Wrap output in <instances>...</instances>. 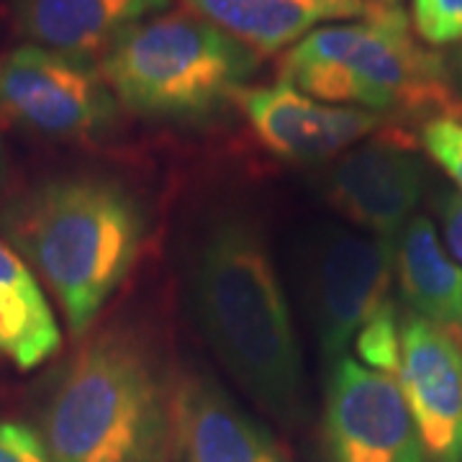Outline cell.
<instances>
[{"label":"cell","instance_id":"6da1fadb","mask_svg":"<svg viewBox=\"0 0 462 462\" xmlns=\"http://www.w3.org/2000/svg\"><path fill=\"white\" fill-rule=\"evenodd\" d=\"M190 296L206 342L267 411L293 416L303 398V355L273 254L245 218H221L200 239Z\"/></svg>","mask_w":462,"mask_h":462},{"label":"cell","instance_id":"e0dca14e","mask_svg":"<svg viewBox=\"0 0 462 462\" xmlns=\"http://www.w3.org/2000/svg\"><path fill=\"white\" fill-rule=\"evenodd\" d=\"M355 346L360 352L363 365L396 378L398 365H401V319H398L393 300H388L378 314L365 324L363 331L355 337Z\"/></svg>","mask_w":462,"mask_h":462},{"label":"cell","instance_id":"3957f363","mask_svg":"<svg viewBox=\"0 0 462 462\" xmlns=\"http://www.w3.org/2000/svg\"><path fill=\"white\" fill-rule=\"evenodd\" d=\"M172 388L142 337L108 331L69 363L51 391L42 439L54 462H162Z\"/></svg>","mask_w":462,"mask_h":462},{"label":"cell","instance_id":"8992f818","mask_svg":"<svg viewBox=\"0 0 462 462\" xmlns=\"http://www.w3.org/2000/svg\"><path fill=\"white\" fill-rule=\"evenodd\" d=\"M396 247L365 231L316 224L298 247L300 296L321 357L342 360L363 327L391 300Z\"/></svg>","mask_w":462,"mask_h":462},{"label":"cell","instance_id":"ac0fdd59","mask_svg":"<svg viewBox=\"0 0 462 462\" xmlns=\"http://www.w3.org/2000/svg\"><path fill=\"white\" fill-rule=\"evenodd\" d=\"M411 23L431 47L460 44L462 0H411Z\"/></svg>","mask_w":462,"mask_h":462},{"label":"cell","instance_id":"9c48e42d","mask_svg":"<svg viewBox=\"0 0 462 462\" xmlns=\"http://www.w3.org/2000/svg\"><path fill=\"white\" fill-rule=\"evenodd\" d=\"M234 103L264 147L291 162H324L345 154L380 124V114L311 98L285 78L273 85H247Z\"/></svg>","mask_w":462,"mask_h":462},{"label":"cell","instance_id":"30bf717a","mask_svg":"<svg viewBox=\"0 0 462 462\" xmlns=\"http://www.w3.org/2000/svg\"><path fill=\"white\" fill-rule=\"evenodd\" d=\"M398 385L430 462H462V346L421 316L401 319Z\"/></svg>","mask_w":462,"mask_h":462},{"label":"cell","instance_id":"d6986e66","mask_svg":"<svg viewBox=\"0 0 462 462\" xmlns=\"http://www.w3.org/2000/svg\"><path fill=\"white\" fill-rule=\"evenodd\" d=\"M421 144L462 190V124L452 116H437L424 124Z\"/></svg>","mask_w":462,"mask_h":462},{"label":"cell","instance_id":"52a82bcc","mask_svg":"<svg viewBox=\"0 0 462 462\" xmlns=\"http://www.w3.org/2000/svg\"><path fill=\"white\" fill-rule=\"evenodd\" d=\"M114 93L83 57L36 44L0 54V121L57 139H85L114 126Z\"/></svg>","mask_w":462,"mask_h":462},{"label":"cell","instance_id":"7402d4cb","mask_svg":"<svg viewBox=\"0 0 462 462\" xmlns=\"http://www.w3.org/2000/svg\"><path fill=\"white\" fill-rule=\"evenodd\" d=\"M367 3H375V5H385V8H401V0H367Z\"/></svg>","mask_w":462,"mask_h":462},{"label":"cell","instance_id":"9a60e30c","mask_svg":"<svg viewBox=\"0 0 462 462\" xmlns=\"http://www.w3.org/2000/svg\"><path fill=\"white\" fill-rule=\"evenodd\" d=\"M396 273L411 314L462 346V267L447 254L427 218H411L398 234Z\"/></svg>","mask_w":462,"mask_h":462},{"label":"cell","instance_id":"44dd1931","mask_svg":"<svg viewBox=\"0 0 462 462\" xmlns=\"http://www.w3.org/2000/svg\"><path fill=\"white\" fill-rule=\"evenodd\" d=\"M442 224H445L447 247L462 264V196H447L442 200Z\"/></svg>","mask_w":462,"mask_h":462},{"label":"cell","instance_id":"8fae6325","mask_svg":"<svg viewBox=\"0 0 462 462\" xmlns=\"http://www.w3.org/2000/svg\"><path fill=\"white\" fill-rule=\"evenodd\" d=\"M421 193V162L385 139L346 149L327 178V196L337 211L365 234L391 242L411 221Z\"/></svg>","mask_w":462,"mask_h":462},{"label":"cell","instance_id":"7a4b0ae2","mask_svg":"<svg viewBox=\"0 0 462 462\" xmlns=\"http://www.w3.org/2000/svg\"><path fill=\"white\" fill-rule=\"evenodd\" d=\"M3 231L80 337L132 273L147 224L121 182L72 175L42 182L11 203Z\"/></svg>","mask_w":462,"mask_h":462},{"label":"cell","instance_id":"7c38bea8","mask_svg":"<svg viewBox=\"0 0 462 462\" xmlns=\"http://www.w3.org/2000/svg\"><path fill=\"white\" fill-rule=\"evenodd\" d=\"M172 462H291L278 442L203 373L172 385Z\"/></svg>","mask_w":462,"mask_h":462},{"label":"cell","instance_id":"ffe728a7","mask_svg":"<svg viewBox=\"0 0 462 462\" xmlns=\"http://www.w3.org/2000/svg\"><path fill=\"white\" fill-rule=\"evenodd\" d=\"M0 462H54L44 439L18 421H0Z\"/></svg>","mask_w":462,"mask_h":462},{"label":"cell","instance_id":"2e32d148","mask_svg":"<svg viewBox=\"0 0 462 462\" xmlns=\"http://www.w3.org/2000/svg\"><path fill=\"white\" fill-rule=\"evenodd\" d=\"M62 331L29 263L0 239V355L33 370L57 355Z\"/></svg>","mask_w":462,"mask_h":462},{"label":"cell","instance_id":"4fadbf2b","mask_svg":"<svg viewBox=\"0 0 462 462\" xmlns=\"http://www.w3.org/2000/svg\"><path fill=\"white\" fill-rule=\"evenodd\" d=\"M188 14L214 23L254 54H278L309 33L345 21L383 18L398 8L367 0H182Z\"/></svg>","mask_w":462,"mask_h":462},{"label":"cell","instance_id":"5b68a950","mask_svg":"<svg viewBox=\"0 0 462 462\" xmlns=\"http://www.w3.org/2000/svg\"><path fill=\"white\" fill-rule=\"evenodd\" d=\"M282 78L311 98L373 114L424 108L449 96L442 60L413 39L401 8L316 29L285 51Z\"/></svg>","mask_w":462,"mask_h":462},{"label":"cell","instance_id":"603a6c76","mask_svg":"<svg viewBox=\"0 0 462 462\" xmlns=\"http://www.w3.org/2000/svg\"><path fill=\"white\" fill-rule=\"evenodd\" d=\"M0 180H3V152H0Z\"/></svg>","mask_w":462,"mask_h":462},{"label":"cell","instance_id":"277c9868","mask_svg":"<svg viewBox=\"0 0 462 462\" xmlns=\"http://www.w3.org/2000/svg\"><path fill=\"white\" fill-rule=\"evenodd\" d=\"M260 54L193 14H160L116 36L100 78L118 106L157 121H200L234 103Z\"/></svg>","mask_w":462,"mask_h":462},{"label":"cell","instance_id":"5bb4252c","mask_svg":"<svg viewBox=\"0 0 462 462\" xmlns=\"http://www.w3.org/2000/svg\"><path fill=\"white\" fill-rule=\"evenodd\" d=\"M172 0H16V23L32 44L88 57L116 36L152 16Z\"/></svg>","mask_w":462,"mask_h":462},{"label":"cell","instance_id":"ba28073f","mask_svg":"<svg viewBox=\"0 0 462 462\" xmlns=\"http://www.w3.org/2000/svg\"><path fill=\"white\" fill-rule=\"evenodd\" d=\"M327 462H430L398 378L360 360L334 363L324 403Z\"/></svg>","mask_w":462,"mask_h":462}]
</instances>
